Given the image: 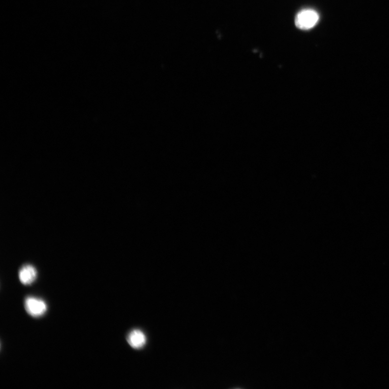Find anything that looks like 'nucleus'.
Here are the masks:
<instances>
[{"instance_id": "1", "label": "nucleus", "mask_w": 389, "mask_h": 389, "mask_svg": "<svg viewBox=\"0 0 389 389\" xmlns=\"http://www.w3.org/2000/svg\"><path fill=\"white\" fill-rule=\"evenodd\" d=\"M319 19V15L315 10L304 9L297 14L295 25L301 30H309L316 25Z\"/></svg>"}, {"instance_id": "2", "label": "nucleus", "mask_w": 389, "mask_h": 389, "mask_svg": "<svg viewBox=\"0 0 389 389\" xmlns=\"http://www.w3.org/2000/svg\"><path fill=\"white\" fill-rule=\"evenodd\" d=\"M25 307L27 313L34 317L43 316L47 311V305L45 300L35 297H27Z\"/></svg>"}, {"instance_id": "3", "label": "nucleus", "mask_w": 389, "mask_h": 389, "mask_svg": "<svg viewBox=\"0 0 389 389\" xmlns=\"http://www.w3.org/2000/svg\"><path fill=\"white\" fill-rule=\"evenodd\" d=\"M37 276V270L32 265H25L19 270V278L23 285L27 286L32 284L36 280Z\"/></svg>"}, {"instance_id": "4", "label": "nucleus", "mask_w": 389, "mask_h": 389, "mask_svg": "<svg viewBox=\"0 0 389 389\" xmlns=\"http://www.w3.org/2000/svg\"><path fill=\"white\" fill-rule=\"evenodd\" d=\"M127 340L133 348L140 349L145 345L146 338L144 332L139 329H134L129 334Z\"/></svg>"}]
</instances>
